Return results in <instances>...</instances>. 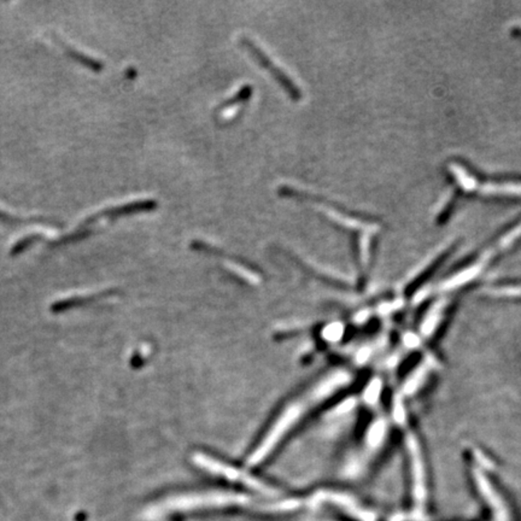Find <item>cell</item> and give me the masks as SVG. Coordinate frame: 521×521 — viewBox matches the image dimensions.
<instances>
[{
	"label": "cell",
	"mask_w": 521,
	"mask_h": 521,
	"mask_svg": "<svg viewBox=\"0 0 521 521\" xmlns=\"http://www.w3.org/2000/svg\"><path fill=\"white\" fill-rule=\"evenodd\" d=\"M240 43L243 45L244 48L249 52V55L255 59V62L259 64V67L263 68L264 71L271 74L275 81L282 86V90L285 91V93L289 96V98L292 99L294 102H299L302 99V91L296 85L294 80L289 75L279 67L278 64L273 59L263 51L262 48L256 45L252 40L249 38H242Z\"/></svg>",
	"instance_id": "6da1fadb"
},
{
	"label": "cell",
	"mask_w": 521,
	"mask_h": 521,
	"mask_svg": "<svg viewBox=\"0 0 521 521\" xmlns=\"http://www.w3.org/2000/svg\"><path fill=\"white\" fill-rule=\"evenodd\" d=\"M450 170L455 174V177L458 179L460 185L466 190H478L479 192L485 193V195H510V196H521V185L520 184H479L475 180V177L470 175L465 169L461 168L459 165H451Z\"/></svg>",
	"instance_id": "7a4b0ae2"
},
{
	"label": "cell",
	"mask_w": 521,
	"mask_h": 521,
	"mask_svg": "<svg viewBox=\"0 0 521 521\" xmlns=\"http://www.w3.org/2000/svg\"><path fill=\"white\" fill-rule=\"evenodd\" d=\"M252 92L254 88L250 85L242 87L232 96L231 98L226 99L224 103L220 104L219 108L216 109V116L221 120H229L232 116H234L235 111L239 109L240 105L243 106L252 97Z\"/></svg>",
	"instance_id": "277c9868"
},
{
	"label": "cell",
	"mask_w": 521,
	"mask_h": 521,
	"mask_svg": "<svg viewBox=\"0 0 521 521\" xmlns=\"http://www.w3.org/2000/svg\"><path fill=\"white\" fill-rule=\"evenodd\" d=\"M409 451L412 458L413 489L414 498L419 506H423L426 500V483H425V468H423V458L420 453L419 444L416 438L411 437L409 439Z\"/></svg>",
	"instance_id": "3957f363"
},
{
	"label": "cell",
	"mask_w": 521,
	"mask_h": 521,
	"mask_svg": "<svg viewBox=\"0 0 521 521\" xmlns=\"http://www.w3.org/2000/svg\"><path fill=\"white\" fill-rule=\"evenodd\" d=\"M440 309L442 306L435 308V309L431 310L428 313V318L423 321V334H431L435 331V326L438 324L439 319H440Z\"/></svg>",
	"instance_id": "8992f818"
},
{
	"label": "cell",
	"mask_w": 521,
	"mask_h": 521,
	"mask_svg": "<svg viewBox=\"0 0 521 521\" xmlns=\"http://www.w3.org/2000/svg\"><path fill=\"white\" fill-rule=\"evenodd\" d=\"M64 47H66V51H67L71 57H74V58L76 59V61H78V62L83 63V64H85L87 67L92 68L94 71H100V69H102V64H100L98 61H94V59L91 58V57H87V56L83 55V53H80L78 51H75V50H73L71 47L67 46V45H64Z\"/></svg>",
	"instance_id": "5b68a950"
},
{
	"label": "cell",
	"mask_w": 521,
	"mask_h": 521,
	"mask_svg": "<svg viewBox=\"0 0 521 521\" xmlns=\"http://www.w3.org/2000/svg\"><path fill=\"white\" fill-rule=\"evenodd\" d=\"M490 294H495V296H503V297H520L521 285L495 287V289H491Z\"/></svg>",
	"instance_id": "52a82bcc"
}]
</instances>
